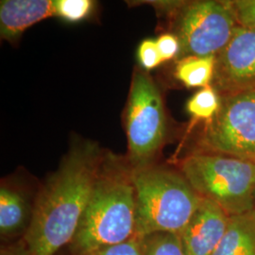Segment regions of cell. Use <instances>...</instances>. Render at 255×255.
<instances>
[{
  "instance_id": "obj_1",
  "label": "cell",
  "mask_w": 255,
  "mask_h": 255,
  "mask_svg": "<svg viewBox=\"0 0 255 255\" xmlns=\"http://www.w3.org/2000/svg\"><path fill=\"white\" fill-rule=\"evenodd\" d=\"M104 154L96 143L70 148L37 192L32 220L23 238L30 255H55L72 241L89 201Z\"/></svg>"
},
{
  "instance_id": "obj_2",
  "label": "cell",
  "mask_w": 255,
  "mask_h": 255,
  "mask_svg": "<svg viewBox=\"0 0 255 255\" xmlns=\"http://www.w3.org/2000/svg\"><path fill=\"white\" fill-rule=\"evenodd\" d=\"M136 194L127 158L105 153L89 201L68 245L70 255H89L135 235Z\"/></svg>"
},
{
  "instance_id": "obj_3",
  "label": "cell",
  "mask_w": 255,
  "mask_h": 255,
  "mask_svg": "<svg viewBox=\"0 0 255 255\" xmlns=\"http://www.w3.org/2000/svg\"><path fill=\"white\" fill-rule=\"evenodd\" d=\"M136 194L135 235L180 234L201 203V196L179 169L150 164L132 168Z\"/></svg>"
},
{
  "instance_id": "obj_4",
  "label": "cell",
  "mask_w": 255,
  "mask_h": 255,
  "mask_svg": "<svg viewBox=\"0 0 255 255\" xmlns=\"http://www.w3.org/2000/svg\"><path fill=\"white\" fill-rule=\"evenodd\" d=\"M179 170L201 198L233 217L255 209V164L226 155L193 152Z\"/></svg>"
},
{
  "instance_id": "obj_5",
  "label": "cell",
  "mask_w": 255,
  "mask_h": 255,
  "mask_svg": "<svg viewBox=\"0 0 255 255\" xmlns=\"http://www.w3.org/2000/svg\"><path fill=\"white\" fill-rule=\"evenodd\" d=\"M171 17L172 34L181 46L179 58L217 56L238 27L228 0L163 2Z\"/></svg>"
},
{
  "instance_id": "obj_6",
  "label": "cell",
  "mask_w": 255,
  "mask_h": 255,
  "mask_svg": "<svg viewBox=\"0 0 255 255\" xmlns=\"http://www.w3.org/2000/svg\"><path fill=\"white\" fill-rule=\"evenodd\" d=\"M128 162L136 169L155 164L166 135V116L161 93L148 74L136 70L126 109Z\"/></svg>"
},
{
  "instance_id": "obj_7",
  "label": "cell",
  "mask_w": 255,
  "mask_h": 255,
  "mask_svg": "<svg viewBox=\"0 0 255 255\" xmlns=\"http://www.w3.org/2000/svg\"><path fill=\"white\" fill-rule=\"evenodd\" d=\"M193 152L226 155L255 164V90L220 97L219 111L204 122Z\"/></svg>"
},
{
  "instance_id": "obj_8",
  "label": "cell",
  "mask_w": 255,
  "mask_h": 255,
  "mask_svg": "<svg viewBox=\"0 0 255 255\" xmlns=\"http://www.w3.org/2000/svg\"><path fill=\"white\" fill-rule=\"evenodd\" d=\"M219 97L255 90V30L238 27L216 56L211 84Z\"/></svg>"
},
{
  "instance_id": "obj_9",
  "label": "cell",
  "mask_w": 255,
  "mask_h": 255,
  "mask_svg": "<svg viewBox=\"0 0 255 255\" xmlns=\"http://www.w3.org/2000/svg\"><path fill=\"white\" fill-rule=\"evenodd\" d=\"M230 216L218 204L201 199L199 207L179 234L185 255H213L228 227Z\"/></svg>"
},
{
  "instance_id": "obj_10",
  "label": "cell",
  "mask_w": 255,
  "mask_h": 255,
  "mask_svg": "<svg viewBox=\"0 0 255 255\" xmlns=\"http://www.w3.org/2000/svg\"><path fill=\"white\" fill-rule=\"evenodd\" d=\"M35 201L14 183L3 180L0 186V236L7 244L23 239L29 229Z\"/></svg>"
},
{
  "instance_id": "obj_11",
  "label": "cell",
  "mask_w": 255,
  "mask_h": 255,
  "mask_svg": "<svg viewBox=\"0 0 255 255\" xmlns=\"http://www.w3.org/2000/svg\"><path fill=\"white\" fill-rule=\"evenodd\" d=\"M54 15L50 0H5L0 5V35L12 42L27 27Z\"/></svg>"
},
{
  "instance_id": "obj_12",
  "label": "cell",
  "mask_w": 255,
  "mask_h": 255,
  "mask_svg": "<svg viewBox=\"0 0 255 255\" xmlns=\"http://www.w3.org/2000/svg\"><path fill=\"white\" fill-rule=\"evenodd\" d=\"M213 255H255V209L230 217L225 235Z\"/></svg>"
},
{
  "instance_id": "obj_13",
  "label": "cell",
  "mask_w": 255,
  "mask_h": 255,
  "mask_svg": "<svg viewBox=\"0 0 255 255\" xmlns=\"http://www.w3.org/2000/svg\"><path fill=\"white\" fill-rule=\"evenodd\" d=\"M216 57H186L176 65L175 76L188 88L207 87L212 84L215 73Z\"/></svg>"
},
{
  "instance_id": "obj_14",
  "label": "cell",
  "mask_w": 255,
  "mask_h": 255,
  "mask_svg": "<svg viewBox=\"0 0 255 255\" xmlns=\"http://www.w3.org/2000/svg\"><path fill=\"white\" fill-rule=\"evenodd\" d=\"M220 97L212 85L197 92L186 104V110L194 119L207 122L213 119L219 109Z\"/></svg>"
},
{
  "instance_id": "obj_15",
  "label": "cell",
  "mask_w": 255,
  "mask_h": 255,
  "mask_svg": "<svg viewBox=\"0 0 255 255\" xmlns=\"http://www.w3.org/2000/svg\"><path fill=\"white\" fill-rule=\"evenodd\" d=\"M143 238L145 255H185L179 234L162 232Z\"/></svg>"
},
{
  "instance_id": "obj_16",
  "label": "cell",
  "mask_w": 255,
  "mask_h": 255,
  "mask_svg": "<svg viewBox=\"0 0 255 255\" xmlns=\"http://www.w3.org/2000/svg\"><path fill=\"white\" fill-rule=\"evenodd\" d=\"M91 0H56L53 1V13L61 18L77 22L86 18L92 12Z\"/></svg>"
},
{
  "instance_id": "obj_17",
  "label": "cell",
  "mask_w": 255,
  "mask_h": 255,
  "mask_svg": "<svg viewBox=\"0 0 255 255\" xmlns=\"http://www.w3.org/2000/svg\"><path fill=\"white\" fill-rule=\"evenodd\" d=\"M89 255H145L144 238L134 235L124 242L102 248Z\"/></svg>"
},
{
  "instance_id": "obj_18",
  "label": "cell",
  "mask_w": 255,
  "mask_h": 255,
  "mask_svg": "<svg viewBox=\"0 0 255 255\" xmlns=\"http://www.w3.org/2000/svg\"><path fill=\"white\" fill-rule=\"evenodd\" d=\"M238 26L255 30V0H228Z\"/></svg>"
},
{
  "instance_id": "obj_19",
  "label": "cell",
  "mask_w": 255,
  "mask_h": 255,
  "mask_svg": "<svg viewBox=\"0 0 255 255\" xmlns=\"http://www.w3.org/2000/svg\"><path fill=\"white\" fill-rule=\"evenodd\" d=\"M138 56L140 64L146 70L153 69L163 63V60L156 46V41L150 39L142 42L139 46Z\"/></svg>"
},
{
  "instance_id": "obj_20",
  "label": "cell",
  "mask_w": 255,
  "mask_h": 255,
  "mask_svg": "<svg viewBox=\"0 0 255 255\" xmlns=\"http://www.w3.org/2000/svg\"><path fill=\"white\" fill-rule=\"evenodd\" d=\"M156 46L163 62L170 61L178 57L181 52V46L178 38L172 33H165L156 40Z\"/></svg>"
},
{
  "instance_id": "obj_21",
  "label": "cell",
  "mask_w": 255,
  "mask_h": 255,
  "mask_svg": "<svg viewBox=\"0 0 255 255\" xmlns=\"http://www.w3.org/2000/svg\"><path fill=\"white\" fill-rule=\"evenodd\" d=\"M0 255H30L23 239L5 244L1 247Z\"/></svg>"
},
{
  "instance_id": "obj_22",
  "label": "cell",
  "mask_w": 255,
  "mask_h": 255,
  "mask_svg": "<svg viewBox=\"0 0 255 255\" xmlns=\"http://www.w3.org/2000/svg\"></svg>"
}]
</instances>
